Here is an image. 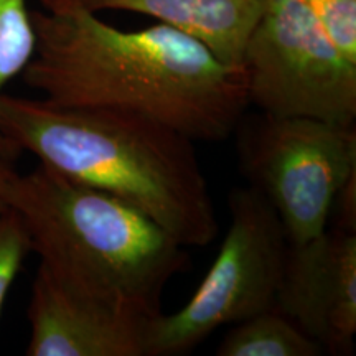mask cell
Returning <instances> with one entry per match:
<instances>
[{
    "label": "cell",
    "mask_w": 356,
    "mask_h": 356,
    "mask_svg": "<svg viewBox=\"0 0 356 356\" xmlns=\"http://www.w3.org/2000/svg\"><path fill=\"white\" fill-rule=\"evenodd\" d=\"M37 35L24 81L61 108L142 114L193 142L228 139L249 102L243 68L204 44L157 24L121 30L79 0H38Z\"/></svg>",
    "instance_id": "6da1fadb"
},
{
    "label": "cell",
    "mask_w": 356,
    "mask_h": 356,
    "mask_svg": "<svg viewBox=\"0 0 356 356\" xmlns=\"http://www.w3.org/2000/svg\"><path fill=\"white\" fill-rule=\"evenodd\" d=\"M0 132L61 175L122 200L184 246L204 248L220 231L195 142L142 114L61 108L3 95Z\"/></svg>",
    "instance_id": "7a4b0ae2"
},
{
    "label": "cell",
    "mask_w": 356,
    "mask_h": 356,
    "mask_svg": "<svg viewBox=\"0 0 356 356\" xmlns=\"http://www.w3.org/2000/svg\"><path fill=\"white\" fill-rule=\"evenodd\" d=\"M6 200L24 221L40 264L83 293L142 317L159 315L185 246L132 204L38 165L13 173Z\"/></svg>",
    "instance_id": "3957f363"
},
{
    "label": "cell",
    "mask_w": 356,
    "mask_h": 356,
    "mask_svg": "<svg viewBox=\"0 0 356 356\" xmlns=\"http://www.w3.org/2000/svg\"><path fill=\"white\" fill-rule=\"evenodd\" d=\"M229 228L190 300L173 314L150 318L145 356H180L213 332L274 310L289 241L261 193L238 186L228 195Z\"/></svg>",
    "instance_id": "277c9868"
},
{
    "label": "cell",
    "mask_w": 356,
    "mask_h": 356,
    "mask_svg": "<svg viewBox=\"0 0 356 356\" xmlns=\"http://www.w3.org/2000/svg\"><path fill=\"white\" fill-rule=\"evenodd\" d=\"M236 129L239 168L273 207L289 244L322 234L338 191L356 173L355 124L259 113Z\"/></svg>",
    "instance_id": "5b68a950"
},
{
    "label": "cell",
    "mask_w": 356,
    "mask_h": 356,
    "mask_svg": "<svg viewBox=\"0 0 356 356\" xmlns=\"http://www.w3.org/2000/svg\"><path fill=\"white\" fill-rule=\"evenodd\" d=\"M249 106L275 118L355 124L356 63L304 0H267L243 53Z\"/></svg>",
    "instance_id": "8992f818"
},
{
    "label": "cell",
    "mask_w": 356,
    "mask_h": 356,
    "mask_svg": "<svg viewBox=\"0 0 356 356\" xmlns=\"http://www.w3.org/2000/svg\"><path fill=\"white\" fill-rule=\"evenodd\" d=\"M274 310L323 353L350 355L356 335V233L327 228L310 241L289 244Z\"/></svg>",
    "instance_id": "52a82bcc"
},
{
    "label": "cell",
    "mask_w": 356,
    "mask_h": 356,
    "mask_svg": "<svg viewBox=\"0 0 356 356\" xmlns=\"http://www.w3.org/2000/svg\"><path fill=\"white\" fill-rule=\"evenodd\" d=\"M26 314L29 356H145L149 317L83 296L43 264Z\"/></svg>",
    "instance_id": "ba28073f"
},
{
    "label": "cell",
    "mask_w": 356,
    "mask_h": 356,
    "mask_svg": "<svg viewBox=\"0 0 356 356\" xmlns=\"http://www.w3.org/2000/svg\"><path fill=\"white\" fill-rule=\"evenodd\" d=\"M89 10H121L152 17L188 35L218 60L241 68L243 53L267 0H79Z\"/></svg>",
    "instance_id": "9c48e42d"
},
{
    "label": "cell",
    "mask_w": 356,
    "mask_h": 356,
    "mask_svg": "<svg viewBox=\"0 0 356 356\" xmlns=\"http://www.w3.org/2000/svg\"><path fill=\"white\" fill-rule=\"evenodd\" d=\"M218 356H320L317 341L277 310H267L233 323L222 337Z\"/></svg>",
    "instance_id": "30bf717a"
},
{
    "label": "cell",
    "mask_w": 356,
    "mask_h": 356,
    "mask_svg": "<svg viewBox=\"0 0 356 356\" xmlns=\"http://www.w3.org/2000/svg\"><path fill=\"white\" fill-rule=\"evenodd\" d=\"M37 35L26 0H0V99L13 78L24 73L33 58ZM0 155L15 159V150L0 132Z\"/></svg>",
    "instance_id": "8fae6325"
},
{
    "label": "cell",
    "mask_w": 356,
    "mask_h": 356,
    "mask_svg": "<svg viewBox=\"0 0 356 356\" xmlns=\"http://www.w3.org/2000/svg\"><path fill=\"white\" fill-rule=\"evenodd\" d=\"M304 2L341 55L356 63V0H304Z\"/></svg>",
    "instance_id": "7c38bea8"
},
{
    "label": "cell",
    "mask_w": 356,
    "mask_h": 356,
    "mask_svg": "<svg viewBox=\"0 0 356 356\" xmlns=\"http://www.w3.org/2000/svg\"><path fill=\"white\" fill-rule=\"evenodd\" d=\"M30 251L32 249L24 221L8 208L0 215V314L13 280L19 275Z\"/></svg>",
    "instance_id": "4fadbf2b"
},
{
    "label": "cell",
    "mask_w": 356,
    "mask_h": 356,
    "mask_svg": "<svg viewBox=\"0 0 356 356\" xmlns=\"http://www.w3.org/2000/svg\"><path fill=\"white\" fill-rule=\"evenodd\" d=\"M330 221H333V228L356 233V173L338 191Z\"/></svg>",
    "instance_id": "5bb4252c"
},
{
    "label": "cell",
    "mask_w": 356,
    "mask_h": 356,
    "mask_svg": "<svg viewBox=\"0 0 356 356\" xmlns=\"http://www.w3.org/2000/svg\"><path fill=\"white\" fill-rule=\"evenodd\" d=\"M13 173H15V168H13V160L0 155V215L8 210V204L6 200V191H7L8 181H10Z\"/></svg>",
    "instance_id": "9a60e30c"
}]
</instances>
